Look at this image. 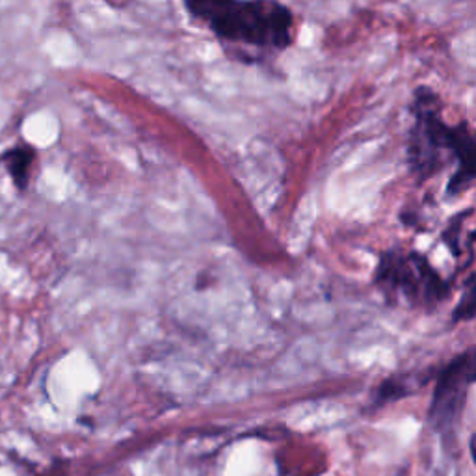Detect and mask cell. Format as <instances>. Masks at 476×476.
Returning <instances> with one entry per match:
<instances>
[{
    "instance_id": "obj_1",
    "label": "cell",
    "mask_w": 476,
    "mask_h": 476,
    "mask_svg": "<svg viewBox=\"0 0 476 476\" xmlns=\"http://www.w3.org/2000/svg\"><path fill=\"white\" fill-rule=\"evenodd\" d=\"M183 6L235 62L264 64L294 42V13L279 0H183Z\"/></svg>"
},
{
    "instance_id": "obj_2",
    "label": "cell",
    "mask_w": 476,
    "mask_h": 476,
    "mask_svg": "<svg viewBox=\"0 0 476 476\" xmlns=\"http://www.w3.org/2000/svg\"><path fill=\"white\" fill-rule=\"evenodd\" d=\"M450 137L452 127L441 120L435 95L418 90L415 93V123L410 138V160L418 177L426 179L441 166L443 155L450 153Z\"/></svg>"
},
{
    "instance_id": "obj_3",
    "label": "cell",
    "mask_w": 476,
    "mask_h": 476,
    "mask_svg": "<svg viewBox=\"0 0 476 476\" xmlns=\"http://www.w3.org/2000/svg\"><path fill=\"white\" fill-rule=\"evenodd\" d=\"M469 386L471 379L467 374L465 355L462 354L454 357L437 378L430 404V423L437 432L447 435L454 430L462 415Z\"/></svg>"
},
{
    "instance_id": "obj_4",
    "label": "cell",
    "mask_w": 476,
    "mask_h": 476,
    "mask_svg": "<svg viewBox=\"0 0 476 476\" xmlns=\"http://www.w3.org/2000/svg\"><path fill=\"white\" fill-rule=\"evenodd\" d=\"M450 153L460 160V168L449 183V194H460L472 181H476V132H471L467 125L452 127Z\"/></svg>"
},
{
    "instance_id": "obj_5",
    "label": "cell",
    "mask_w": 476,
    "mask_h": 476,
    "mask_svg": "<svg viewBox=\"0 0 476 476\" xmlns=\"http://www.w3.org/2000/svg\"><path fill=\"white\" fill-rule=\"evenodd\" d=\"M35 159H37V149L28 142H17L12 147L4 149V153L0 155V162L4 164L13 184L19 190L28 188Z\"/></svg>"
},
{
    "instance_id": "obj_6",
    "label": "cell",
    "mask_w": 476,
    "mask_h": 476,
    "mask_svg": "<svg viewBox=\"0 0 476 476\" xmlns=\"http://www.w3.org/2000/svg\"><path fill=\"white\" fill-rule=\"evenodd\" d=\"M406 382H408V379H398V378L386 379V382L382 384V387L378 389V404L393 402V400L408 396L410 389L406 387Z\"/></svg>"
},
{
    "instance_id": "obj_7",
    "label": "cell",
    "mask_w": 476,
    "mask_h": 476,
    "mask_svg": "<svg viewBox=\"0 0 476 476\" xmlns=\"http://www.w3.org/2000/svg\"><path fill=\"white\" fill-rule=\"evenodd\" d=\"M472 316H476V281L471 285L469 291L462 296L460 303L456 306L452 318L458 320H471Z\"/></svg>"
},
{
    "instance_id": "obj_8",
    "label": "cell",
    "mask_w": 476,
    "mask_h": 476,
    "mask_svg": "<svg viewBox=\"0 0 476 476\" xmlns=\"http://www.w3.org/2000/svg\"><path fill=\"white\" fill-rule=\"evenodd\" d=\"M465 354V363H467V372H469V379L471 384L476 382V348H471Z\"/></svg>"
},
{
    "instance_id": "obj_9",
    "label": "cell",
    "mask_w": 476,
    "mask_h": 476,
    "mask_svg": "<svg viewBox=\"0 0 476 476\" xmlns=\"http://www.w3.org/2000/svg\"><path fill=\"white\" fill-rule=\"evenodd\" d=\"M469 449H471V456H472V462L476 464V435H472V437H471V445H469Z\"/></svg>"
}]
</instances>
